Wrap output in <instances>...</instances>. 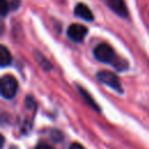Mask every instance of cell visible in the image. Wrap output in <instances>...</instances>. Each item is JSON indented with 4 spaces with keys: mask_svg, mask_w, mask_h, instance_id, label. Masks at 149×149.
Here are the masks:
<instances>
[{
    "mask_svg": "<svg viewBox=\"0 0 149 149\" xmlns=\"http://www.w3.org/2000/svg\"><path fill=\"white\" fill-rule=\"evenodd\" d=\"M0 9H1L2 16H6L8 14V12L10 10L8 5H7V2H6V0H0Z\"/></svg>",
    "mask_w": 149,
    "mask_h": 149,
    "instance_id": "cell-9",
    "label": "cell"
},
{
    "mask_svg": "<svg viewBox=\"0 0 149 149\" xmlns=\"http://www.w3.org/2000/svg\"><path fill=\"white\" fill-rule=\"evenodd\" d=\"M10 62H12V56H10L9 50L5 45H1L0 47V64H1V66H7V65H9Z\"/></svg>",
    "mask_w": 149,
    "mask_h": 149,
    "instance_id": "cell-7",
    "label": "cell"
},
{
    "mask_svg": "<svg viewBox=\"0 0 149 149\" xmlns=\"http://www.w3.org/2000/svg\"><path fill=\"white\" fill-rule=\"evenodd\" d=\"M94 57L102 63H114L115 52L113 48L107 43H100L94 48Z\"/></svg>",
    "mask_w": 149,
    "mask_h": 149,
    "instance_id": "cell-2",
    "label": "cell"
},
{
    "mask_svg": "<svg viewBox=\"0 0 149 149\" xmlns=\"http://www.w3.org/2000/svg\"><path fill=\"white\" fill-rule=\"evenodd\" d=\"M107 5L119 16H122V17L128 16V9L125 3V0H107Z\"/></svg>",
    "mask_w": 149,
    "mask_h": 149,
    "instance_id": "cell-5",
    "label": "cell"
},
{
    "mask_svg": "<svg viewBox=\"0 0 149 149\" xmlns=\"http://www.w3.org/2000/svg\"><path fill=\"white\" fill-rule=\"evenodd\" d=\"M35 149H54L51 146H49V144H44V143H41V144H38Z\"/></svg>",
    "mask_w": 149,
    "mask_h": 149,
    "instance_id": "cell-11",
    "label": "cell"
},
{
    "mask_svg": "<svg viewBox=\"0 0 149 149\" xmlns=\"http://www.w3.org/2000/svg\"><path fill=\"white\" fill-rule=\"evenodd\" d=\"M87 34V28L80 23H72L66 30L68 37L73 42H81Z\"/></svg>",
    "mask_w": 149,
    "mask_h": 149,
    "instance_id": "cell-4",
    "label": "cell"
},
{
    "mask_svg": "<svg viewBox=\"0 0 149 149\" xmlns=\"http://www.w3.org/2000/svg\"><path fill=\"white\" fill-rule=\"evenodd\" d=\"M1 95L6 99L13 98L17 92V80L12 74H6L1 78Z\"/></svg>",
    "mask_w": 149,
    "mask_h": 149,
    "instance_id": "cell-1",
    "label": "cell"
},
{
    "mask_svg": "<svg viewBox=\"0 0 149 149\" xmlns=\"http://www.w3.org/2000/svg\"><path fill=\"white\" fill-rule=\"evenodd\" d=\"M97 78H98L101 83H104L105 85H107V86L112 87L113 90H115L116 92H119V93H122V92H123L122 85H121V83H120L118 76L114 74L113 72L107 71V70L99 71V72L97 73Z\"/></svg>",
    "mask_w": 149,
    "mask_h": 149,
    "instance_id": "cell-3",
    "label": "cell"
},
{
    "mask_svg": "<svg viewBox=\"0 0 149 149\" xmlns=\"http://www.w3.org/2000/svg\"><path fill=\"white\" fill-rule=\"evenodd\" d=\"M6 2L10 10H14L20 6V0H6Z\"/></svg>",
    "mask_w": 149,
    "mask_h": 149,
    "instance_id": "cell-10",
    "label": "cell"
},
{
    "mask_svg": "<svg viewBox=\"0 0 149 149\" xmlns=\"http://www.w3.org/2000/svg\"><path fill=\"white\" fill-rule=\"evenodd\" d=\"M73 12L80 19H84L86 21H92L93 20V14H92L91 9L85 3H77Z\"/></svg>",
    "mask_w": 149,
    "mask_h": 149,
    "instance_id": "cell-6",
    "label": "cell"
},
{
    "mask_svg": "<svg viewBox=\"0 0 149 149\" xmlns=\"http://www.w3.org/2000/svg\"><path fill=\"white\" fill-rule=\"evenodd\" d=\"M69 149H85L81 144H79V143H77V142H74V143H72L71 146H70V148Z\"/></svg>",
    "mask_w": 149,
    "mask_h": 149,
    "instance_id": "cell-12",
    "label": "cell"
},
{
    "mask_svg": "<svg viewBox=\"0 0 149 149\" xmlns=\"http://www.w3.org/2000/svg\"><path fill=\"white\" fill-rule=\"evenodd\" d=\"M79 91H80V93H81V95H83V97H84V98H85V99H86V100L88 101V104H90V105H91V106H92L93 108H95L97 111H99V108H98V106H97V105L94 104V101H93V100H92V99H91V98L88 97V94H87V92H86V91H84L83 88H79Z\"/></svg>",
    "mask_w": 149,
    "mask_h": 149,
    "instance_id": "cell-8",
    "label": "cell"
}]
</instances>
